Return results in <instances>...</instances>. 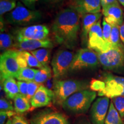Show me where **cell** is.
Listing matches in <instances>:
<instances>
[{
  "instance_id": "1",
  "label": "cell",
  "mask_w": 124,
  "mask_h": 124,
  "mask_svg": "<svg viewBox=\"0 0 124 124\" xmlns=\"http://www.w3.org/2000/svg\"><path fill=\"white\" fill-rule=\"evenodd\" d=\"M79 14L73 9H63L56 16L52 25L54 38L60 45L72 48L77 44L80 30Z\"/></svg>"
},
{
  "instance_id": "2",
  "label": "cell",
  "mask_w": 124,
  "mask_h": 124,
  "mask_svg": "<svg viewBox=\"0 0 124 124\" xmlns=\"http://www.w3.org/2000/svg\"><path fill=\"white\" fill-rule=\"evenodd\" d=\"M97 97L95 91L83 90L75 93L68 98L62 105L68 114L80 115L87 112Z\"/></svg>"
},
{
  "instance_id": "3",
  "label": "cell",
  "mask_w": 124,
  "mask_h": 124,
  "mask_svg": "<svg viewBox=\"0 0 124 124\" xmlns=\"http://www.w3.org/2000/svg\"><path fill=\"white\" fill-rule=\"evenodd\" d=\"M90 87L86 80L77 79L55 80L54 83L53 102L56 106H62L68 98L78 91Z\"/></svg>"
},
{
  "instance_id": "4",
  "label": "cell",
  "mask_w": 124,
  "mask_h": 124,
  "mask_svg": "<svg viewBox=\"0 0 124 124\" xmlns=\"http://www.w3.org/2000/svg\"><path fill=\"white\" fill-rule=\"evenodd\" d=\"M97 54L100 63L105 70L124 73V46H111L107 52Z\"/></svg>"
},
{
  "instance_id": "5",
  "label": "cell",
  "mask_w": 124,
  "mask_h": 124,
  "mask_svg": "<svg viewBox=\"0 0 124 124\" xmlns=\"http://www.w3.org/2000/svg\"><path fill=\"white\" fill-rule=\"evenodd\" d=\"M41 18V14L39 10L27 8L21 2H18L15 9L5 17L8 24L16 25H30L37 23Z\"/></svg>"
},
{
  "instance_id": "6",
  "label": "cell",
  "mask_w": 124,
  "mask_h": 124,
  "mask_svg": "<svg viewBox=\"0 0 124 124\" xmlns=\"http://www.w3.org/2000/svg\"><path fill=\"white\" fill-rule=\"evenodd\" d=\"M75 54L72 51L61 49L55 54L51 66L54 78L59 79L70 71Z\"/></svg>"
},
{
  "instance_id": "7",
  "label": "cell",
  "mask_w": 124,
  "mask_h": 124,
  "mask_svg": "<svg viewBox=\"0 0 124 124\" xmlns=\"http://www.w3.org/2000/svg\"><path fill=\"white\" fill-rule=\"evenodd\" d=\"M18 51L9 50L0 56V77L2 82L8 78H17L20 67L17 61Z\"/></svg>"
},
{
  "instance_id": "8",
  "label": "cell",
  "mask_w": 124,
  "mask_h": 124,
  "mask_svg": "<svg viewBox=\"0 0 124 124\" xmlns=\"http://www.w3.org/2000/svg\"><path fill=\"white\" fill-rule=\"evenodd\" d=\"M105 87L98 93L100 97H106L113 99L115 97L124 96V77L106 73L103 75Z\"/></svg>"
},
{
  "instance_id": "9",
  "label": "cell",
  "mask_w": 124,
  "mask_h": 124,
  "mask_svg": "<svg viewBox=\"0 0 124 124\" xmlns=\"http://www.w3.org/2000/svg\"><path fill=\"white\" fill-rule=\"evenodd\" d=\"M100 64L95 51L89 48H82L75 54L70 71L95 68Z\"/></svg>"
},
{
  "instance_id": "10",
  "label": "cell",
  "mask_w": 124,
  "mask_h": 124,
  "mask_svg": "<svg viewBox=\"0 0 124 124\" xmlns=\"http://www.w3.org/2000/svg\"><path fill=\"white\" fill-rule=\"evenodd\" d=\"M30 124H70L65 114L50 108L35 113L31 117Z\"/></svg>"
},
{
  "instance_id": "11",
  "label": "cell",
  "mask_w": 124,
  "mask_h": 124,
  "mask_svg": "<svg viewBox=\"0 0 124 124\" xmlns=\"http://www.w3.org/2000/svg\"><path fill=\"white\" fill-rule=\"evenodd\" d=\"M110 103V98L106 97H100L94 101L90 109V120L92 124H105Z\"/></svg>"
},
{
  "instance_id": "12",
  "label": "cell",
  "mask_w": 124,
  "mask_h": 124,
  "mask_svg": "<svg viewBox=\"0 0 124 124\" xmlns=\"http://www.w3.org/2000/svg\"><path fill=\"white\" fill-rule=\"evenodd\" d=\"M49 33L48 28L41 24L18 28L15 31L16 39L43 40L47 39Z\"/></svg>"
},
{
  "instance_id": "13",
  "label": "cell",
  "mask_w": 124,
  "mask_h": 124,
  "mask_svg": "<svg viewBox=\"0 0 124 124\" xmlns=\"http://www.w3.org/2000/svg\"><path fill=\"white\" fill-rule=\"evenodd\" d=\"M87 47L97 53L106 52L110 49L103 39L100 20L93 26L90 31L88 36Z\"/></svg>"
},
{
  "instance_id": "14",
  "label": "cell",
  "mask_w": 124,
  "mask_h": 124,
  "mask_svg": "<svg viewBox=\"0 0 124 124\" xmlns=\"http://www.w3.org/2000/svg\"><path fill=\"white\" fill-rule=\"evenodd\" d=\"M69 6L82 16L86 14L100 13L102 5L101 0H70Z\"/></svg>"
},
{
  "instance_id": "15",
  "label": "cell",
  "mask_w": 124,
  "mask_h": 124,
  "mask_svg": "<svg viewBox=\"0 0 124 124\" xmlns=\"http://www.w3.org/2000/svg\"><path fill=\"white\" fill-rule=\"evenodd\" d=\"M102 12L106 22L111 25L121 26L123 23L124 14L118 1L102 7Z\"/></svg>"
},
{
  "instance_id": "16",
  "label": "cell",
  "mask_w": 124,
  "mask_h": 124,
  "mask_svg": "<svg viewBox=\"0 0 124 124\" xmlns=\"http://www.w3.org/2000/svg\"><path fill=\"white\" fill-rule=\"evenodd\" d=\"M53 46V43L48 39L43 40L16 39L15 48L31 52L40 48H52Z\"/></svg>"
},
{
  "instance_id": "17",
  "label": "cell",
  "mask_w": 124,
  "mask_h": 124,
  "mask_svg": "<svg viewBox=\"0 0 124 124\" xmlns=\"http://www.w3.org/2000/svg\"><path fill=\"white\" fill-rule=\"evenodd\" d=\"M53 98V91L41 85L31 99V107L36 108L48 106L51 104Z\"/></svg>"
},
{
  "instance_id": "18",
  "label": "cell",
  "mask_w": 124,
  "mask_h": 124,
  "mask_svg": "<svg viewBox=\"0 0 124 124\" xmlns=\"http://www.w3.org/2000/svg\"><path fill=\"white\" fill-rule=\"evenodd\" d=\"M102 13L86 14L82 16V39L83 43H87L88 36L90 31L93 25L95 24L102 17Z\"/></svg>"
},
{
  "instance_id": "19",
  "label": "cell",
  "mask_w": 124,
  "mask_h": 124,
  "mask_svg": "<svg viewBox=\"0 0 124 124\" xmlns=\"http://www.w3.org/2000/svg\"><path fill=\"white\" fill-rule=\"evenodd\" d=\"M1 83H2L3 89L6 95L9 99L14 100L15 98L20 94L17 82H16L15 78H8Z\"/></svg>"
},
{
  "instance_id": "20",
  "label": "cell",
  "mask_w": 124,
  "mask_h": 124,
  "mask_svg": "<svg viewBox=\"0 0 124 124\" xmlns=\"http://www.w3.org/2000/svg\"><path fill=\"white\" fill-rule=\"evenodd\" d=\"M13 100L15 111L16 113H25L31 108V101L26 96L18 94Z\"/></svg>"
},
{
  "instance_id": "21",
  "label": "cell",
  "mask_w": 124,
  "mask_h": 124,
  "mask_svg": "<svg viewBox=\"0 0 124 124\" xmlns=\"http://www.w3.org/2000/svg\"><path fill=\"white\" fill-rule=\"evenodd\" d=\"M105 124H124L122 117L118 112L112 101L110 103Z\"/></svg>"
},
{
  "instance_id": "22",
  "label": "cell",
  "mask_w": 124,
  "mask_h": 124,
  "mask_svg": "<svg viewBox=\"0 0 124 124\" xmlns=\"http://www.w3.org/2000/svg\"><path fill=\"white\" fill-rule=\"evenodd\" d=\"M16 44V38L13 36L8 33L1 32L0 35V48L1 51H5L12 50L15 48Z\"/></svg>"
},
{
  "instance_id": "23",
  "label": "cell",
  "mask_w": 124,
  "mask_h": 124,
  "mask_svg": "<svg viewBox=\"0 0 124 124\" xmlns=\"http://www.w3.org/2000/svg\"><path fill=\"white\" fill-rule=\"evenodd\" d=\"M39 62L42 64L43 67L48 66V63L50 60L51 49L40 48L36 50L30 52Z\"/></svg>"
},
{
  "instance_id": "24",
  "label": "cell",
  "mask_w": 124,
  "mask_h": 124,
  "mask_svg": "<svg viewBox=\"0 0 124 124\" xmlns=\"http://www.w3.org/2000/svg\"><path fill=\"white\" fill-rule=\"evenodd\" d=\"M37 71H38V70L30 67L21 69L16 79L19 81L27 82L34 81V79H35Z\"/></svg>"
},
{
  "instance_id": "25",
  "label": "cell",
  "mask_w": 124,
  "mask_h": 124,
  "mask_svg": "<svg viewBox=\"0 0 124 124\" xmlns=\"http://www.w3.org/2000/svg\"><path fill=\"white\" fill-rule=\"evenodd\" d=\"M51 76V69L49 66L44 67L43 69L38 70L34 81L38 84L41 85L46 82Z\"/></svg>"
},
{
  "instance_id": "26",
  "label": "cell",
  "mask_w": 124,
  "mask_h": 124,
  "mask_svg": "<svg viewBox=\"0 0 124 124\" xmlns=\"http://www.w3.org/2000/svg\"><path fill=\"white\" fill-rule=\"evenodd\" d=\"M120 27L117 25H111L110 43L111 46H122L124 45L120 38Z\"/></svg>"
},
{
  "instance_id": "27",
  "label": "cell",
  "mask_w": 124,
  "mask_h": 124,
  "mask_svg": "<svg viewBox=\"0 0 124 124\" xmlns=\"http://www.w3.org/2000/svg\"><path fill=\"white\" fill-rule=\"evenodd\" d=\"M16 0H0V16L2 18L5 14L9 13L16 7Z\"/></svg>"
},
{
  "instance_id": "28",
  "label": "cell",
  "mask_w": 124,
  "mask_h": 124,
  "mask_svg": "<svg viewBox=\"0 0 124 124\" xmlns=\"http://www.w3.org/2000/svg\"><path fill=\"white\" fill-rule=\"evenodd\" d=\"M24 54V56L25 58L26 61H27L28 66V67L32 68H38V69H41L44 67L42 66V64L38 61V59L35 58V56H33L30 52L28 51H22Z\"/></svg>"
},
{
  "instance_id": "29",
  "label": "cell",
  "mask_w": 124,
  "mask_h": 124,
  "mask_svg": "<svg viewBox=\"0 0 124 124\" xmlns=\"http://www.w3.org/2000/svg\"><path fill=\"white\" fill-rule=\"evenodd\" d=\"M102 32L103 37L107 46L109 48L111 47L110 43V35L111 32V25L106 22V21L103 17L102 21Z\"/></svg>"
},
{
  "instance_id": "30",
  "label": "cell",
  "mask_w": 124,
  "mask_h": 124,
  "mask_svg": "<svg viewBox=\"0 0 124 124\" xmlns=\"http://www.w3.org/2000/svg\"><path fill=\"white\" fill-rule=\"evenodd\" d=\"M111 101L122 118H124V96L115 97L111 99Z\"/></svg>"
},
{
  "instance_id": "31",
  "label": "cell",
  "mask_w": 124,
  "mask_h": 124,
  "mask_svg": "<svg viewBox=\"0 0 124 124\" xmlns=\"http://www.w3.org/2000/svg\"><path fill=\"white\" fill-rule=\"evenodd\" d=\"M90 89L94 91L100 92L105 87V83L103 80L93 79L90 82Z\"/></svg>"
},
{
  "instance_id": "32",
  "label": "cell",
  "mask_w": 124,
  "mask_h": 124,
  "mask_svg": "<svg viewBox=\"0 0 124 124\" xmlns=\"http://www.w3.org/2000/svg\"><path fill=\"white\" fill-rule=\"evenodd\" d=\"M41 85L38 84L35 81H31L28 82V93L27 97L28 100L30 101L35 94L36 92Z\"/></svg>"
},
{
  "instance_id": "33",
  "label": "cell",
  "mask_w": 124,
  "mask_h": 124,
  "mask_svg": "<svg viewBox=\"0 0 124 124\" xmlns=\"http://www.w3.org/2000/svg\"><path fill=\"white\" fill-rule=\"evenodd\" d=\"M0 110L1 111H15V108L10 101L2 98L0 100Z\"/></svg>"
},
{
  "instance_id": "34",
  "label": "cell",
  "mask_w": 124,
  "mask_h": 124,
  "mask_svg": "<svg viewBox=\"0 0 124 124\" xmlns=\"http://www.w3.org/2000/svg\"><path fill=\"white\" fill-rule=\"evenodd\" d=\"M16 114L14 111H0V124H5L7 119L12 118Z\"/></svg>"
},
{
  "instance_id": "35",
  "label": "cell",
  "mask_w": 124,
  "mask_h": 124,
  "mask_svg": "<svg viewBox=\"0 0 124 124\" xmlns=\"http://www.w3.org/2000/svg\"><path fill=\"white\" fill-rule=\"evenodd\" d=\"M17 63L18 65H19L20 69L28 67L27 61H26V59L25 58L22 51H18L17 52Z\"/></svg>"
},
{
  "instance_id": "36",
  "label": "cell",
  "mask_w": 124,
  "mask_h": 124,
  "mask_svg": "<svg viewBox=\"0 0 124 124\" xmlns=\"http://www.w3.org/2000/svg\"><path fill=\"white\" fill-rule=\"evenodd\" d=\"M20 94L27 97L28 93V82L24 81H17Z\"/></svg>"
},
{
  "instance_id": "37",
  "label": "cell",
  "mask_w": 124,
  "mask_h": 124,
  "mask_svg": "<svg viewBox=\"0 0 124 124\" xmlns=\"http://www.w3.org/2000/svg\"><path fill=\"white\" fill-rule=\"evenodd\" d=\"M12 124H29V123L23 116L16 114L12 118Z\"/></svg>"
},
{
  "instance_id": "38",
  "label": "cell",
  "mask_w": 124,
  "mask_h": 124,
  "mask_svg": "<svg viewBox=\"0 0 124 124\" xmlns=\"http://www.w3.org/2000/svg\"><path fill=\"white\" fill-rule=\"evenodd\" d=\"M26 7L31 10H34L35 7V4L38 0H20Z\"/></svg>"
},
{
  "instance_id": "39",
  "label": "cell",
  "mask_w": 124,
  "mask_h": 124,
  "mask_svg": "<svg viewBox=\"0 0 124 124\" xmlns=\"http://www.w3.org/2000/svg\"><path fill=\"white\" fill-rule=\"evenodd\" d=\"M101 1L102 7H105L108 5L114 4L116 2H118V0H101Z\"/></svg>"
},
{
  "instance_id": "40",
  "label": "cell",
  "mask_w": 124,
  "mask_h": 124,
  "mask_svg": "<svg viewBox=\"0 0 124 124\" xmlns=\"http://www.w3.org/2000/svg\"><path fill=\"white\" fill-rule=\"evenodd\" d=\"M120 38L121 41L124 45V20L123 23L120 27Z\"/></svg>"
},
{
  "instance_id": "41",
  "label": "cell",
  "mask_w": 124,
  "mask_h": 124,
  "mask_svg": "<svg viewBox=\"0 0 124 124\" xmlns=\"http://www.w3.org/2000/svg\"><path fill=\"white\" fill-rule=\"evenodd\" d=\"M41 1L49 4H58V3L63 2L65 0H41Z\"/></svg>"
},
{
  "instance_id": "42",
  "label": "cell",
  "mask_w": 124,
  "mask_h": 124,
  "mask_svg": "<svg viewBox=\"0 0 124 124\" xmlns=\"http://www.w3.org/2000/svg\"><path fill=\"white\" fill-rule=\"evenodd\" d=\"M76 124H92V123L87 118H80V120Z\"/></svg>"
},
{
  "instance_id": "43",
  "label": "cell",
  "mask_w": 124,
  "mask_h": 124,
  "mask_svg": "<svg viewBox=\"0 0 124 124\" xmlns=\"http://www.w3.org/2000/svg\"><path fill=\"white\" fill-rule=\"evenodd\" d=\"M118 1L120 4H121L123 7H124V0H118Z\"/></svg>"
},
{
  "instance_id": "44",
  "label": "cell",
  "mask_w": 124,
  "mask_h": 124,
  "mask_svg": "<svg viewBox=\"0 0 124 124\" xmlns=\"http://www.w3.org/2000/svg\"><path fill=\"white\" fill-rule=\"evenodd\" d=\"M5 124H12V118L9 119L7 121V122H6Z\"/></svg>"
},
{
  "instance_id": "45",
  "label": "cell",
  "mask_w": 124,
  "mask_h": 124,
  "mask_svg": "<svg viewBox=\"0 0 124 124\" xmlns=\"http://www.w3.org/2000/svg\"></svg>"
}]
</instances>
